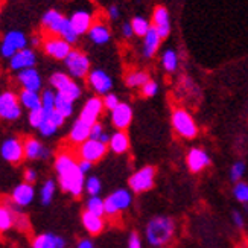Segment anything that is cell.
I'll return each instance as SVG.
<instances>
[{
  "label": "cell",
  "mask_w": 248,
  "mask_h": 248,
  "mask_svg": "<svg viewBox=\"0 0 248 248\" xmlns=\"http://www.w3.org/2000/svg\"><path fill=\"white\" fill-rule=\"evenodd\" d=\"M55 170L58 185L62 192L78 198L82 195L85 186V175L81 172L78 161L69 153H60L55 158Z\"/></svg>",
  "instance_id": "6da1fadb"
},
{
  "label": "cell",
  "mask_w": 248,
  "mask_h": 248,
  "mask_svg": "<svg viewBox=\"0 0 248 248\" xmlns=\"http://www.w3.org/2000/svg\"><path fill=\"white\" fill-rule=\"evenodd\" d=\"M41 26L49 35L61 37L62 40L70 43V45L78 41L79 35L77 34V31L73 29L70 18L62 16L57 9H49L47 13H45V16L41 17Z\"/></svg>",
  "instance_id": "7a4b0ae2"
},
{
  "label": "cell",
  "mask_w": 248,
  "mask_h": 248,
  "mask_svg": "<svg viewBox=\"0 0 248 248\" xmlns=\"http://www.w3.org/2000/svg\"><path fill=\"white\" fill-rule=\"evenodd\" d=\"M146 239L148 242L155 247L161 248L172 242L175 234V221L169 217H155L146 225Z\"/></svg>",
  "instance_id": "3957f363"
},
{
  "label": "cell",
  "mask_w": 248,
  "mask_h": 248,
  "mask_svg": "<svg viewBox=\"0 0 248 248\" xmlns=\"http://www.w3.org/2000/svg\"><path fill=\"white\" fill-rule=\"evenodd\" d=\"M64 66L67 69V73L73 79H82L87 78L90 73V60L84 52L78 49H72V52L64 60Z\"/></svg>",
  "instance_id": "277c9868"
},
{
  "label": "cell",
  "mask_w": 248,
  "mask_h": 248,
  "mask_svg": "<svg viewBox=\"0 0 248 248\" xmlns=\"http://www.w3.org/2000/svg\"><path fill=\"white\" fill-rule=\"evenodd\" d=\"M21 104L18 94L13 90H5L0 93V119L14 122L21 116Z\"/></svg>",
  "instance_id": "5b68a950"
},
{
  "label": "cell",
  "mask_w": 248,
  "mask_h": 248,
  "mask_svg": "<svg viewBox=\"0 0 248 248\" xmlns=\"http://www.w3.org/2000/svg\"><path fill=\"white\" fill-rule=\"evenodd\" d=\"M172 126L177 134L185 139H193L198 134V126L193 117L183 108H175L172 111Z\"/></svg>",
  "instance_id": "8992f818"
},
{
  "label": "cell",
  "mask_w": 248,
  "mask_h": 248,
  "mask_svg": "<svg viewBox=\"0 0 248 248\" xmlns=\"http://www.w3.org/2000/svg\"><path fill=\"white\" fill-rule=\"evenodd\" d=\"M28 47V37L21 31H9L5 34L2 43H0V57L9 60L11 57L21 49Z\"/></svg>",
  "instance_id": "52a82bcc"
},
{
  "label": "cell",
  "mask_w": 248,
  "mask_h": 248,
  "mask_svg": "<svg viewBox=\"0 0 248 248\" xmlns=\"http://www.w3.org/2000/svg\"><path fill=\"white\" fill-rule=\"evenodd\" d=\"M41 47L45 50L46 55L58 61H64L72 52L70 43H67L66 40H62L61 37H57V35H47L43 38Z\"/></svg>",
  "instance_id": "ba28073f"
},
{
  "label": "cell",
  "mask_w": 248,
  "mask_h": 248,
  "mask_svg": "<svg viewBox=\"0 0 248 248\" xmlns=\"http://www.w3.org/2000/svg\"><path fill=\"white\" fill-rule=\"evenodd\" d=\"M131 201H133V197H131V192L129 190H126V189L114 190L104 200L105 215H108V217H116L119 212H124L131 206Z\"/></svg>",
  "instance_id": "9c48e42d"
},
{
  "label": "cell",
  "mask_w": 248,
  "mask_h": 248,
  "mask_svg": "<svg viewBox=\"0 0 248 248\" xmlns=\"http://www.w3.org/2000/svg\"><path fill=\"white\" fill-rule=\"evenodd\" d=\"M154 181H155V168L154 166H145L142 169L136 170L134 174L129 177L128 185L133 192L142 193V192L153 189Z\"/></svg>",
  "instance_id": "30bf717a"
},
{
  "label": "cell",
  "mask_w": 248,
  "mask_h": 248,
  "mask_svg": "<svg viewBox=\"0 0 248 248\" xmlns=\"http://www.w3.org/2000/svg\"><path fill=\"white\" fill-rule=\"evenodd\" d=\"M0 155L11 165H20L25 158L23 142L18 137H8L0 145Z\"/></svg>",
  "instance_id": "8fae6325"
},
{
  "label": "cell",
  "mask_w": 248,
  "mask_h": 248,
  "mask_svg": "<svg viewBox=\"0 0 248 248\" xmlns=\"http://www.w3.org/2000/svg\"><path fill=\"white\" fill-rule=\"evenodd\" d=\"M107 154V145L99 142V140L89 139L78 148V155L81 160H87L90 163H96L105 157Z\"/></svg>",
  "instance_id": "7c38bea8"
},
{
  "label": "cell",
  "mask_w": 248,
  "mask_h": 248,
  "mask_svg": "<svg viewBox=\"0 0 248 248\" xmlns=\"http://www.w3.org/2000/svg\"><path fill=\"white\" fill-rule=\"evenodd\" d=\"M87 82L90 85V89L98 93V94H107L110 93V90L113 89V79L107 72L101 70V69H94L90 70V73L87 75Z\"/></svg>",
  "instance_id": "4fadbf2b"
},
{
  "label": "cell",
  "mask_w": 248,
  "mask_h": 248,
  "mask_svg": "<svg viewBox=\"0 0 248 248\" xmlns=\"http://www.w3.org/2000/svg\"><path fill=\"white\" fill-rule=\"evenodd\" d=\"M35 64H37V53L31 47L18 50L9 58V69L13 72H21L25 69L35 67Z\"/></svg>",
  "instance_id": "5bb4252c"
},
{
  "label": "cell",
  "mask_w": 248,
  "mask_h": 248,
  "mask_svg": "<svg viewBox=\"0 0 248 248\" xmlns=\"http://www.w3.org/2000/svg\"><path fill=\"white\" fill-rule=\"evenodd\" d=\"M17 82L23 90L40 92L41 87H43V78H41L40 72L35 67L17 72Z\"/></svg>",
  "instance_id": "9a60e30c"
},
{
  "label": "cell",
  "mask_w": 248,
  "mask_h": 248,
  "mask_svg": "<svg viewBox=\"0 0 248 248\" xmlns=\"http://www.w3.org/2000/svg\"><path fill=\"white\" fill-rule=\"evenodd\" d=\"M35 198V189L34 185L31 183H20L13 189V193H11V200H13V204L17 207H26L34 201Z\"/></svg>",
  "instance_id": "2e32d148"
},
{
  "label": "cell",
  "mask_w": 248,
  "mask_h": 248,
  "mask_svg": "<svg viewBox=\"0 0 248 248\" xmlns=\"http://www.w3.org/2000/svg\"><path fill=\"white\" fill-rule=\"evenodd\" d=\"M102 110H104L102 99L98 98V96H93V98L87 99V102L84 104L81 114H79V119L85 124L93 125L98 122L99 116L102 114Z\"/></svg>",
  "instance_id": "e0dca14e"
},
{
  "label": "cell",
  "mask_w": 248,
  "mask_h": 248,
  "mask_svg": "<svg viewBox=\"0 0 248 248\" xmlns=\"http://www.w3.org/2000/svg\"><path fill=\"white\" fill-rule=\"evenodd\" d=\"M23 148L25 158L28 160H47L50 157V149L34 137H28L23 142Z\"/></svg>",
  "instance_id": "ac0fdd59"
},
{
  "label": "cell",
  "mask_w": 248,
  "mask_h": 248,
  "mask_svg": "<svg viewBox=\"0 0 248 248\" xmlns=\"http://www.w3.org/2000/svg\"><path fill=\"white\" fill-rule=\"evenodd\" d=\"M186 161H187L189 170L193 172V174H198V172H201L202 169H206L212 163L209 154L201 148H192L189 151Z\"/></svg>",
  "instance_id": "d6986e66"
},
{
  "label": "cell",
  "mask_w": 248,
  "mask_h": 248,
  "mask_svg": "<svg viewBox=\"0 0 248 248\" xmlns=\"http://www.w3.org/2000/svg\"><path fill=\"white\" fill-rule=\"evenodd\" d=\"M133 121V108L125 102H121L111 111V124L119 131H125Z\"/></svg>",
  "instance_id": "ffe728a7"
},
{
  "label": "cell",
  "mask_w": 248,
  "mask_h": 248,
  "mask_svg": "<svg viewBox=\"0 0 248 248\" xmlns=\"http://www.w3.org/2000/svg\"><path fill=\"white\" fill-rule=\"evenodd\" d=\"M70 23H72L73 29L77 31V34L82 35V34H87L94 21H93V16L90 11L77 9V11H73L70 16Z\"/></svg>",
  "instance_id": "44dd1931"
},
{
  "label": "cell",
  "mask_w": 248,
  "mask_h": 248,
  "mask_svg": "<svg viewBox=\"0 0 248 248\" xmlns=\"http://www.w3.org/2000/svg\"><path fill=\"white\" fill-rule=\"evenodd\" d=\"M153 26L157 29L158 35L161 40H165L170 34V20H169V13L165 6H157L154 9V16H153Z\"/></svg>",
  "instance_id": "7402d4cb"
},
{
  "label": "cell",
  "mask_w": 248,
  "mask_h": 248,
  "mask_svg": "<svg viewBox=\"0 0 248 248\" xmlns=\"http://www.w3.org/2000/svg\"><path fill=\"white\" fill-rule=\"evenodd\" d=\"M67 242L62 236L53 233H43L38 234L32 241V248H66Z\"/></svg>",
  "instance_id": "603a6c76"
},
{
  "label": "cell",
  "mask_w": 248,
  "mask_h": 248,
  "mask_svg": "<svg viewBox=\"0 0 248 248\" xmlns=\"http://www.w3.org/2000/svg\"><path fill=\"white\" fill-rule=\"evenodd\" d=\"M90 129H92V125L82 122L81 119H77L70 128L69 140L73 145H81L85 140L90 139Z\"/></svg>",
  "instance_id": "cb8c5ba5"
},
{
  "label": "cell",
  "mask_w": 248,
  "mask_h": 248,
  "mask_svg": "<svg viewBox=\"0 0 248 248\" xmlns=\"http://www.w3.org/2000/svg\"><path fill=\"white\" fill-rule=\"evenodd\" d=\"M87 35H89L90 41L94 43V45H98V46H104L111 40L110 28L104 23H93L90 31L87 32Z\"/></svg>",
  "instance_id": "d4e9b609"
},
{
  "label": "cell",
  "mask_w": 248,
  "mask_h": 248,
  "mask_svg": "<svg viewBox=\"0 0 248 248\" xmlns=\"http://www.w3.org/2000/svg\"><path fill=\"white\" fill-rule=\"evenodd\" d=\"M82 225H84V229L87 230L90 234H99L104 227H105V221H104V217H98V215H94V213H90L87 210H84L82 213Z\"/></svg>",
  "instance_id": "484cf974"
},
{
  "label": "cell",
  "mask_w": 248,
  "mask_h": 248,
  "mask_svg": "<svg viewBox=\"0 0 248 248\" xmlns=\"http://www.w3.org/2000/svg\"><path fill=\"white\" fill-rule=\"evenodd\" d=\"M160 35L154 26H151L148 31V34L143 37V57L145 58H153L155 55V52L160 46Z\"/></svg>",
  "instance_id": "4316f807"
},
{
  "label": "cell",
  "mask_w": 248,
  "mask_h": 248,
  "mask_svg": "<svg viewBox=\"0 0 248 248\" xmlns=\"http://www.w3.org/2000/svg\"><path fill=\"white\" fill-rule=\"evenodd\" d=\"M18 99L20 104L23 108L32 111V110H37L41 108V94L40 92H32V90H23L18 93Z\"/></svg>",
  "instance_id": "83f0119b"
},
{
  "label": "cell",
  "mask_w": 248,
  "mask_h": 248,
  "mask_svg": "<svg viewBox=\"0 0 248 248\" xmlns=\"http://www.w3.org/2000/svg\"><path fill=\"white\" fill-rule=\"evenodd\" d=\"M110 149L113 151L114 154H124L129 149V137L125 131H117L114 134H111L110 142H108Z\"/></svg>",
  "instance_id": "f1b7e54d"
},
{
  "label": "cell",
  "mask_w": 248,
  "mask_h": 248,
  "mask_svg": "<svg viewBox=\"0 0 248 248\" xmlns=\"http://www.w3.org/2000/svg\"><path fill=\"white\" fill-rule=\"evenodd\" d=\"M149 81V75L142 70H136L126 75L125 84L129 89H137V87H143V85Z\"/></svg>",
  "instance_id": "f546056e"
},
{
  "label": "cell",
  "mask_w": 248,
  "mask_h": 248,
  "mask_svg": "<svg viewBox=\"0 0 248 248\" xmlns=\"http://www.w3.org/2000/svg\"><path fill=\"white\" fill-rule=\"evenodd\" d=\"M55 192H57V183L53 180H46L43 183V186L40 189V200L43 206H49L53 197H55Z\"/></svg>",
  "instance_id": "4dcf8cb0"
},
{
  "label": "cell",
  "mask_w": 248,
  "mask_h": 248,
  "mask_svg": "<svg viewBox=\"0 0 248 248\" xmlns=\"http://www.w3.org/2000/svg\"><path fill=\"white\" fill-rule=\"evenodd\" d=\"M14 227V210L13 207L0 204V232H6Z\"/></svg>",
  "instance_id": "1f68e13d"
},
{
  "label": "cell",
  "mask_w": 248,
  "mask_h": 248,
  "mask_svg": "<svg viewBox=\"0 0 248 248\" xmlns=\"http://www.w3.org/2000/svg\"><path fill=\"white\" fill-rule=\"evenodd\" d=\"M72 79H73V78H70V75H69V73L55 72V73H52V75H50L49 84H50V87H52L53 90H55V92H61Z\"/></svg>",
  "instance_id": "d6a6232c"
},
{
  "label": "cell",
  "mask_w": 248,
  "mask_h": 248,
  "mask_svg": "<svg viewBox=\"0 0 248 248\" xmlns=\"http://www.w3.org/2000/svg\"><path fill=\"white\" fill-rule=\"evenodd\" d=\"M73 104L70 99H67L66 96H62L61 93H57V98H55V110L58 113H61L64 117H70L73 114Z\"/></svg>",
  "instance_id": "836d02e7"
},
{
  "label": "cell",
  "mask_w": 248,
  "mask_h": 248,
  "mask_svg": "<svg viewBox=\"0 0 248 248\" xmlns=\"http://www.w3.org/2000/svg\"><path fill=\"white\" fill-rule=\"evenodd\" d=\"M161 64H163L165 70L168 72H175L178 67V55L174 49H168L161 55Z\"/></svg>",
  "instance_id": "e575fe53"
},
{
  "label": "cell",
  "mask_w": 248,
  "mask_h": 248,
  "mask_svg": "<svg viewBox=\"0 0 248 248\" xmlns=\"http://www.w3.org/2000/svg\"><path fill=\"white\" fill-rule=\"evenodd\" d=\"M57 93H61L62 96H66L67 99H70L72 102H75V101H78L79 98H81V93H82V90H81V85L77 82V81H70L66 87H64L61 92H57Z\"/></svg>",
  "instance_id": "d590c367"
},
{
  "label": "cell",
  "mask_w": 248,
  "mask_h": 248,
  "mask_svg": "<svg viewBox=\"0 0 248 248\" xmlns=\"http://www.w3.org/2000/svg\"><path fill=\"white\" fill-rule=\"evenodd\" d=\"M85 210L98 215V217H104L105 215V202L102 198H99V195L96 197H90L87 200V206H85Z\"/></svg>",
  "instance_id": "8d00e7d4"
},
{
  "label": "cell",
  "mask_w": 248,
  "mask_h": 248,
  "mask_svg": "<svg viewBox=\"0 0 248 248\" xmlns=\"http://www.w3.org/2000/svg\"><path fill=\"white\" fill-rule=\"evenodd\" d=\"M55 98H57V92L53 89H46L41 93V108L46 113L55 110Z\"/></svg>",
  "instance_id": "74e56055"
},
{
  "label": "cell",
  "mask_w": 248,
  "mask_h": 248,
  "mask_svg": "<svg viewBox=\"0 0 248 248\" xmlns=\"http://www.w3.org/2000/svg\"><path fill=\"white\" fill-rule=\"evenodd\" d=\"M131 26L134 31V35L137 37H145L148 34V31L151 29L149 21L145 17H139V16L131 20Z\"/></svg>",
  "instance_id": "f35d334b"
},
{
  "label": "cell",
  "mask_w": 248,
  "mask_h": 248,
  "mask_svg": "<svg viewBox=\"0 0 248 248\" xmlns=\"http://www.w3.org/2000/svg\"><path fill=\"white\" fill-rule=\"evenodd\" d=\"M46 116H47V113H46L45 110H43V108H37V110L29 111V116H28L29 125H31L32 128L38 129V128H40V125H41L43 122H45Z\"/></svg>",
  "instance_id": "ab89813d"
},
{
  "label": "cell",
  "mask_w": 248,
  "mask_h": 248,
  "mask_svg": "<svg viewBox=\"0 0 248 248\" xmlns=\"http://www.w3.org/2000/svg\"><path fill=\"white\" fill-rule=\"evenodd\" d=\"M101 180L98 177H89L87 180H85V186L84 189L87 190V193L90 197H96V195H99V192H101Z\"/></svg>",
  "instance_id": "60d3db41"
},
{
  "label": "cell",
  "mask_w": 248,
  "mask_h": 248,
  "mask_svg": "<svg viewBox=\"0 0 248 248\" xmlns=\"http://www.w3.org/2000/svg\"><path fill=\"white\" fill-rule=\"evenodd\" d=\"M38 131L43 137H52V136H55L57 131H58V126L55 124H52L49 119H47V116H46V119L45 122H43L38 128Z\"/></svg>",
  "instance_id": "b9f144b4"
},
{
  "label": "cell",
  "mask_w": 248,
  "mask_h": 248,
  "mask_svg": "<svg viewBox=\"0 0 248 248\" xmlns=\"http://www.w3.org/2000/svg\"><path fill=\"white\" fill-rule=\"evenodd\" d=\"M14 227H17L21 232L29 230V219L25 213L14 210Z\"/></svg>",
  "instance_id": "7bdbcfd3"
},
{
  "label": "cell",
  "mask_w": 248,
  "mask_h": 248,
  "mask_svg": "<svg viewBox=\"0 0 248 248\" xmlns=\"http://www.w3.org/2000/svg\"><path fill=\"white\" fill-rule=\"evenodd\" d=\"M234 197L238 198V201L241 202H248V185L247 183H236L234 186Z\"/></svg>",
  "instance_id": "ee69618b"
},
{
  "label": "cell",
  "mask_w": 248,
  "mask_h": 248,
  "mask_svg": "<svg viewBox=\"0 0 248 248\" xmlns=\"http://www.w3.org/2000/svg\"><path fill=\"white\" fill-rule=\"evenodd\" d=\"M102 102H104V108L110 110V111H113V110L116 108V107L121 104L119 98H117V96L113 94V93H107V94L104 96Z\"/></svg>",
  "instance_id": "f6af8a7d"
},
{
  "label": "cell",
  "mask_w": 248,
  "mask_h": 248,
  "mask_svg": "<svg viewBox=\"0 0 248 248\" xmlns=\"http://www.w3.org/2000/svg\"><path fill=\"white\" fill-rule=\"evenodd\" d=\"M158 92V84L155 81H148L143 87H142V94L145 96V98H153V96H155Z\"/></svg>",
  "instance_id": "bcb514c9"
},
{
  "label": "cell",
  "mask_w": 248,
  "mask_h": 248,
  "mask_svg": "<svg viewBox=\"0 0 248 248\" xmlns=\"http://www.w3.org/2000/svg\"><path fill=\"white\" fill-rule=\"evenodd\" d=\"M244 170H245V165L242 163V161H236V163L233 165V168H232V172H230L232 180L238 183V180L244 175Z\"/></svg>",
  "instance_id": "7dc6e473"
},
{
  "label": "cell",
  "mask_w": 248,
  "mask_h": 248,
  "mask_svg": "<svg viewBox=\"0 0 248 248\" xmlns=\"http://www.w3.org/2000/svg\"><path fill=\"white\" fill-rule=\"evenodd\" d=\"M47 119L52 122V124H55L58 128H61L64 125V122H66V117H64L61 113H58L57 110H52L47 113Z\"/></svg>",
  "instance_id": "c3c4849f"
},
{
  "label": "cell",
  "mask_w": 248,
  "mask_h": 248,
  "mask_svg": "<svg viewBox=\"0 0 248 248\" xmlns=\"http://www.w3.org/2000/svg\"><path fill=\"white\" fill-rule=\"evenodd\" d=\"M104 133H105V131H104L102 124L96 122V124L92 125V129H90V139H93V140H99V137H101Z\"/></svg>",
  "instance_id": "681fc988"
},
{
  "label": "cell",
  "mask_w": 248,
  "mask_h": 248,
  "mask_svg": "<svg viewBox=\"0 0 248 248\" xmlns=\"http://www.w3.org/2000/svg\"><path fill=\"white\" fill-rule=\"evenodd\" d=\"M37 177H38L37 170H35V169H32V168H28V169H25V172H23V178H25V181H26V183H31V185H34V183L37 181Z\"/></svg>",
  "instance_id": "f907efd6"
},
{
  "label": "cell",
  "mask_w": 248,
  "mask_h": 248,
  "mask_svg": "<svg viewBox=\"0 0 248 248\" xmlns=\"http://www.w3.org/2000/svg\"><path fill=\"white\" fill-rule=\"evenodd\" d=\"M128 248H142V241H140V236L136 232H133L131 234H129Z\"/></svg>",
  "instance_id": "816d5d0a"
},
{
  "label": "cell",
  "mask_w": 248,
  "mask_h": 248,
  "mask_svg": "<svg viewBox=\"0 0 248 248\" xmlns=\"http://www.w3.org/2000/svg\"><path fill=\"white\" fill-rule=\"evenodd\" d=\"M122 35L125 38H131L134 35V31H133V26L131 23H124L122 25Z\"/></svg>",
  "instance_id": "f5cc1de1"
},
{
  "label": "cell",
  "mask_w": 248,
  "mask_h": 248,
  "mask_svg": "<svg viewBox=\"0 0 248 248\" xmlns=\"http://www.w3.org/2000/svg\"><path fill=\"white\" fill-rule=\"evenodd\" d=\"M78 165H79L81 172L85 175V174H87V172H90V169H92V165H93V163H90V161H87V160H79V161H78Z\"/></svg>",
  "instance_id": "db71d44e"
},
{
  "label": "cell",
  "mask_w": 248,
  "mask_h": 248,
  "mask_svg": "<svg viewBox=\"0 0 248 248\" xmlns=\"http://www.w3.org/2000/svg\"><path fill=\"white\" fill-rule=\"evenodd\" d=\"M233 222H234L236 227H239V229L244 227V218L239 212H233Z\"/></svg>",
  "instance_id": "11a10c76"
},
{
  "label": "cell",
  "mask_w": 248,
  "mask_h": 248,
  "mask_svg": "<svg viewBox=\"0 0 248 248\" xmlns=\"http://www.w3.org/2000/svg\"><path fill=\"white\" fill-rule=\"evenodd\" d=\"M108 17H110L111 20H116L117 17H119V8H117L116 5H111V6L108 8Z\"/></svg>",
  "instance_id": "9f6ffc18"
},
{
  "label": "cell",
  "mask_w": 248,
  "mask_h": 248,
  "mask_svg": "<svg viewBox=\"0 0 248 248\" xmlns=\"http://www.w3.org/2000/svg\"><path fill=\"white\" fill-rule=\"evenodd\" d=\"M77 248H94L93 242L90 239H81L77 245Z\"/></svg>",
  "instance_id": "6f0895ef"
},
{
  "label": "cell",
  "mask_w": 248,
  "mask_h": 248,
  "mask_svg": "<svg viewBox=\"0 0 248 248\" xmlns=\"http://www.w3.org/2000/svg\"><path fill=\"white\" fill-rule=\"evenodd\" d=\"M110 134H107V133H104L101 137H99V142H102V143H105V145H108V142H110Z\"/></svg>",
  "instance_id": "680465c9"
},
{
  "label": "cell",
  "mask_w": 248,
  "mask_h": 248,
  "mask_svg": "<svg viewBox=\"0 0 248 248\" xmlns=\"http://www.w3.org/2000/svg\"><path fill=\"white\" fill-rule=\"evenodd\" d=\"M31 41H32V45H34V46H37V45H41V43H43V40H40V38H37V37H34V38H32Z\"/></svg>",
  "instance_id": "91938a15"
},
{
  "label": "cell",
  "mask_w": 248,
  "mask_h": 248,
  "mask_svg": "<svg viewBox=\"0 0 248 248\" xmlns=\"http://www.w3.org/2000/svg\"><path fill=\"white\" fill-rule=\"evenodd\" d=\"M0 17H2V5H0Z\"/></svg>",
  "instance_id": "94428289"
}]
</instances>
